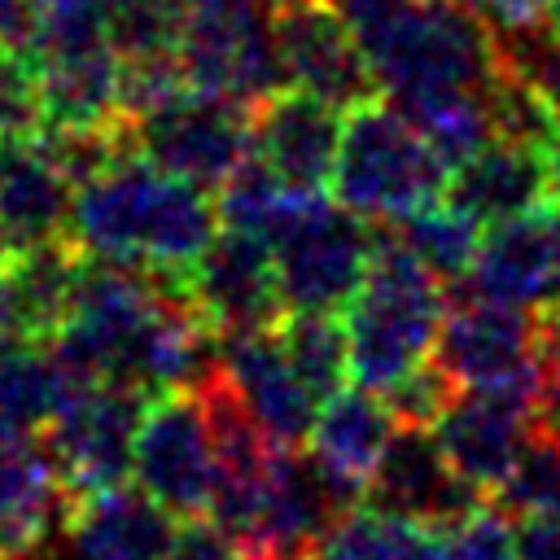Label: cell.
<instances>
[{
  "instance_id": "1",
  "label": "cell",
  "mask_w": 560,
  "mask_h": 560,
  "mask_svg": "<svg viewBox=\"0 0 560 560\" xmlns=\"http://www.w3.org/2000/svg\"><path fill=\"white\" fill-rule=\"evenodd\" d=\"M219 223L210 188L162 171L140 149H122L105 171L79 184L70 241L88 258L188 276Z\"/></svg>"
},
{
  "instance_id": "2",
  "label": "cell",
  "mask_w": 560,
  "mask_h": 560,
  "mask_svg": "<svg viewBox=\"0 0 560 560\" xmlns=\"http://www.w3.org/2000/svg\"><path fill=\"white\" fill-rule=\"evenodd\" d=\"M446 306V284L416 254H407L394 232L376 241L368 276L346 302L350 381L385 398L402 376L429 363Z\"/></svg>"
},
{
  "instance_id": "3",
  "label": "cell",
  "mask_w": 560,
  "mask_h": 560,
  "mask_svg": "<svg viewBox=\"0 0 560 560\" xmlns=\"http://www.w3.org/2000/svg\"><path fill=\"white\" fill-rule=\"evenodd\" d=\"M451 166L424 131L389 101H363L341 122L332 192L368 223H398L446 197Z\"/></svg>"
},
{
  "instance_id": "4",
  "label": "cell",
  "mask_w": 560,
  "mask_h": 560,
  "mask_svg": "<svg viewBox=\"0 0 560 560\" xmlns=\"http://www.w3.org/2000/svg\"><path fill=\"white\" fill-rule=\"evenodd\" d=\"M267 241L284 311H346L376 249L368 219L328 206L324 192H298Z\"/></svg>"
},
{
  "instance_id": "5",
  "label": "cell",
  "mask_w": 560,
  "mask_h": 560,
  "mask_svg": "<svg viewBox=\"0 0 560 560\" xmlns=\"http://www.w3.org/2000/svg\"><path fill=\"white\" fill-rule=\"evenodd\" d=\"M276 9L280 0H188L179 26L188 83L201 92L236 96L245 105H258L276 88H289Z\"/></svg>"
},
{
  "instance_id": "6",
  "label": "cell",
  "mask_w": 560,
  "mask_h": 560,
  "mask_svg": "<svg viewBox=\"0 0 560 560\" xmlns=\"http://www.w3.org/2000/svg\"><path fill=\"white\" fill-rule=\"evenodd\" d=\"M127 140L162 171L214 192L254 153V105L188 88L171 105L131 122Z\"/></svg>"
},
{
  "instance_id": "7",
  "label": "cell",
  "mask_w": 560,
  "mask_h": 560,
  "mask_svg": "<svg viewBox=\"0 0 560 560\" xmlns=\"http://www.w3.org/2000/svg\"><path fill=\"white\" fill-rule=\"evenodd\" d=\"M433 363L455 389H494V385H538L551 368L542 319L490 298H468L446 306Z\"/></svg>"
},
{
  "instance_id": "8",
  "label": "cell",
  "mask_w": 560,
  "mask_h": 560,
  "mask_svg": "<svg viewBox=\"0 0 560 560\" xmlns=\"http://www.w3.org/2000/svg\"><path fill=\"white\" fill-rule=\"evenodd\" d=\"M149 398L118 381H74L48 424V451L70 494H92L131 477Z\"/></svg>"
},
{
  "instance_id": "9",
  "label": "cell",
  "mask_w": 560,
  "mask_h": 560,
  "mask_svg": "<svg viewBox=\"0 0 560 560\" xmlns=\"http://www.w3.org/2000/svg\"><path fill=\"white\" fill-rule=\"evenodd\" d=\"M131 477L175 516H201L219 481V446L206 398L197 389H166L149 398Z\"/></svg>"
},
{
  "instance_id": "10",
  "label": "cell",
  "mask_w": 560,
  "mask_h": 560,
  "mask_svg": "<svg viewBox=\"0 0 560 560\" xmlns=\"http://www.w3.org/2000/svg\"><path fill=\"white\" fill-rule=\"evenodd\" d=\"M542 385V381H538ZM538 385L455 389L446 411L433 420V438L451 468L481 494H499L534 442V394Z\"/></svg>"
},
{
  "instance_id": "11",
  "label": "cell",
  "mask_w": 560,
  "mask_h": 560,
  "mask_svg": "<svg viewBox=\"0 0 560 560\" xmlns=\"http://www.w3.org/2000/svg\"><path fill=\"white\" fill-rule=\"evenodd\" d=\"M363 499L368 508H381L433 529H455L459 521H468L477 508L490 503V494H481L472 481H464L451 468L446 451L424 424H394L363 486Z\"/></svg>"
},
{
  "instance_id": "12",
  "label": "cell",
  "mask_w": 560,
  "mask_h": 560,
  "mask_svg": "<svg viewBox=\"0 0 560 560\" xmlns=\"http://www.w3.org/2000/svg\"><path fill=\"white\" fill-rule=\"evenodd\" d=\"M184 284H188L192 306L206 315V324L219 337L276 328L284 319L271 241L258 232H241V228L214 232V241L188 267Z\"/></svg>"
},
{
  "instance_id": "13",
  "label": "cell",
  "mask_w": 560,
  "mask_h": 560,
  "mask_svg": "<svg viewBox=\"0 0 560 560\" xmlns=\"http://www.w3.org/2000/svg\"><path fill=\"white\" fill-rule=\"evenodd\" d=\"M468 298H490L516 311H547L560 298V206H534L481 232L464 276Z\"/></svg>"
},
{
  "instance_id": "14",
  "label": "cell",
  "mask_w": 560,
  "mask_h": 560,
  "mask_svg": "<svg viewBox=\"0 0 560 560\" xmlns=\"http://www.w3.org/2000/svg\"><path fill=\"white\" fill-rule=\"evenodd\" d=\"M276 31L289 88L315 92L337 109H354L381 92L368 52L328 0H280Z\"/></svg>"
},
{
  "instance_id": "15",
  "label": "cell",
  "mask_w": 560,
  "mask_h": 560,
  "mask_svg": "<svg viewBox=\"0 0 560 560\" xmlns=\"http://www.w3.org/2000/svg\"><path fill=\"white\" fill-rule=\"evenodd\" d=\"M219 372L271 442H280V446L306 442L315 411H319V398L311 394V385L293 368L276 328L219 337Z\"/></svg>"
},
{
  "instance_id": "16",
  "label": "cell",
  "mask_w": 560,
  "mask_h": 560,
  "mask_svg": "<svg viewBox=\"0 0 560 560\" xmlns=\"http://www.w3.org/2000/svg\"><path fill=\"white\" fill-rule=\"evenodd\" d=\"M341 144V114L332 101L276 88L254 105V158L293 192H324L332 184Z\"/></svg>"
},
{
  "instance_id": "17",
  "label": "cell",
  "mask_w": 560,
  "mask_h": 560,
  "mask_svg": "<svg viewBox=\"0 0 560 560\" xmlns=\"http://www.w3.org/2000/svg\"><path fill=\"white\" fill-rule=\"evenodd\" d=\"M175 512L140 486H105L79 494L66 512L61 542L70 560H166L175 538Z\"/></svg>"
},
{
  "instance_id": "18",
  "label": "cell",
  "mask_w": 560,
  "mask_h": 560,
  "mask_svg": "<svg viewBox=\"0 0 560 560\" xmlns=\"http://www.w3.org/2000/svg\"><path fill=\"white\" fill-rule=\"evenodd\" d=\"M79 184L44 136L0 144V232L13 249L70 236Z\"/></svg>"
},
{
  "instance_id": "19",
  "label": "cell",
  "mask_w": 560,
  "mask_h": 560,
  "mask_svg": "<svg viewBox=\"0 0 560 560\" xmlns=\"http://www.w3.org/2000/svg\"><path fill=\"white\" fill-rule=\"evenodd\" d=\"M446 197L459 210H468L481 228L516 219V214L551 201V158H547V149L494 136L472 158L451 166Z\"/></svg>"
},
{
  "instance_id": "20",
  "label": "cell",
  "mask_w": 560,
  "mask_h": 560,
  "mask_svg": "<svg viewBox=\"0 0 560 560\" xmlns=\"http://www.w3.org/2000/svg\"><path fill=\"white\" fill-rule=\"evenodd\" d=\"M70 503L74 494L61 481L48 442L0 429V556L61 534Z\"/></svg>"
},
{
  "instance_id": "21",
  "label": "cell",
  "mask_w": 560,
  "mask_h": 560,
  "mask_svg": "<svg viewBox=\"0 0 560 560\" xmlns=\"http://www.w3.org/2000/svg\"><path fill=\"white\" fill-rule=\"evenodd\" d=\"M83 262H88V254L70 236L13 249V258L0 276V306H4L9 337L48 341L61 328V319L70 315Z\"/></svg>"
},
{
  "instance_id": "22",
  "label": "cell",
  "mask_w": 560,
  "mask_h": 560,
  "mask_svg": "<svg viewBox=\"0 0 560 560\" xmlns=\"http://www.w3.org/2000/svg\"><path fill=\"white\" fill-rule=\"evenodd\" d=\"M394 411L389 402L368 389V385H350V389H337L332 398L319 402L315 411V424L306 433V451L328 468L337 472L341 481L350 486H368L389 433H394Z\"/></svg>"
},
{
  "instance_id": "23",
  "label": "cell",
  "mask_w": 560,
  "mask_h": 560,
  "mask_svg": "<svg viewBox=\"0 0 560 560\" xmlns=\"http://www.w3.org/2000/svg\"><path fill=\"white\" fill-rule=\"evenodd\" d=\"M70 389H74V376L61 368L48 341L0 337V429L4 433L48 429Z\"/></svg>"
},
{
  "instance_id": "24",
  "label": "cell",
  "mask_w": 560,
  "mask_h": 560,
  "mask_svg": "<svg viewBox=\"0 0 560 560\" xmlns=\"http://www.w3.org/2000/svg\"><path fill=\"white\" fill-rule=\"evenodd\" d=\"M442 534L381 508H350L306 560H442Z\"/></svg>"
},
{
  "instance_id": "25",
  "label": "cell",
  "mask_w": 560,
  "mask_h": 560,
  "mask_svg": "<svg viewBox=\"0 0 560 560\" xmlns=\"http://www.w3.org/2000/svg\"><path fill=\"white\" fill-rule=\"evenodd\" d=\"M394 236L402 241L407 254H416L442 284L446 293L455 284H464L472 258H477V245H481V223L459 210L451 197H438L420 210H411L407 219L394 223Z\"/></svg>"
},
{
  "instance_id": "26",
  "label": "cell",
  "mask_w": 560,
  "mask_h": 560,
  "mask_svg": "<svg viewBox=\"0 0 560 560\" xmlns=\"http://www.w3.org/2000/svg\"><path fill=\"white\" fill-rule=\"evenodd\" d=\"M293 368L311 385V394L324 402L350 381V337L337 311H284L276 324Z\"/></svg>"
},
{
  "instance_id": "27",
  "label": "cell",
  "mask_w": 560,
  "mask_h": 560,
  "mask_svg": "<svg viewBox=\"0 0 560 560\" xmlns=\"http://www.w3.org/2000/svg\"><path fill=\"white\" fill-rule=\"evenodd\" d=\"M114 44V0H31L26 52L35 61Z\"/></svg>"
},
{
  "instance_id": "28",
  "label": "cell",
  "mask_w": 560,
  "mask_h": 560,
  "mask_svg": "<svg viewBox=\"0 0 560 560\" xmlns=\"http://www.w3.org/2000/svg\"><path fill=\"white\" fill-rule=\"evenodd\" d=\"M219 197V219L223 228H241V232H258V236H271L276 223L284 219V210L293 206V188H284L254 153L214 188Z\"/></svg>"
},
{
  "instance_id": "29",
  "label": "cell",
  "mask_w": 560,
  "mask_h": 560,
  "mask_svg": "<svg viewBox=\"0 0 560 560\" xmlns=\"http://www.w3.org/2000/svg\"><path fill=\"white\" fill-rule=\"evenodd\" d=\"M44 131V88L39 66L26 48L0 44V144Z\"/></svg>"
},
{
  "instance_id": "30",
  "label": "cell",
  "mask_w": 560,
  "mask_h": 560,
  "mask_svg": "<svg viewBox=\"0 0 560 560\" xmlns=\"http://www.w3.org/2000/svg\"><path fill=\"white\" fill-rule=\"evenodd\" d=\"M508 516L516 512H556L560 516V442L534 433L529 451L521 455L508 486L494 494Z\"/></svg>"
},
{
  "instance_id": "31",
  "label": "cell",
  "mask_w": 560,
  "mask_h": 560,
  "mask_svg": "<svg viewBox=\"0 0 560 560\" xmlns=\"http://www.w3.org/2000/svg\"><path fill=\"white\" fill-rule=\"evenodd\" d=\"M442 560H516L512 525L503 508H477L468 521L442 534Z\"/></svg>"
},
{
  "instance_id": "32",
  "label": "cell",
  "mask_w": 560,
  "mask_h": 560,
  "mask_svg": "<svg viewBox=\"0 0 560 560\" xmlns=\"http://www.w3.org/2000/svg\"><path fill=\"white\" fill-rule=\"evenodd\" d=\"M166 560H249V556L232 529H223L214 516L201 512V516H188L184 525H175Z\"/></svg>"
},
{
  "instance_id": "33",
  "label": "cell",
  "mask_w": 560,
  "mask_h": 560,
  "mask_svg": "<svg viewBox=\"0 0 560 560\" xmlns=\"http://www.w3.org/2000/svg\"><path fill=\"white\" fill-rule=\"evenodd\" d=\"M455 4L481 18L494 35H516V31H534L547 22V0H455Z\"/></svg>"
},
{
  "instance_id": "34",
  "label": "cell",
  "mask_w": 560,
  "mask_h": 560,
  "mask_svg": "<svg viewBox=\"0 0 560 560\" xmlns=\"http://www.w3.org/2000/svg\"><path fill=\"white\" fill-rule=\"evenodd\" d=\"M512 542H516V560H560V516L556 512H516Z\"/></svg>"
},
{
  "instance_id": "35",
  "label": "cell",
  "mask_w": 560,
  "mask_h": 560,
  "mask_svg": "<svg viewBox=\"0 0 560 560\" xmlns=\"http://www.w3.org/2000/svg\"><path fill=\"white\" fill-rule=\"evenodd\" d=\"M31 31V0H0V44L26 48Z\"/></svg>"
},
{
  "instance_id": "36",
  "label": "cell",
  "mask_w": 560,
  "mask_h": 560,
  "mask_svg": "<svg viewBox=\"0 0 560 560\" xmlns=\"http://www.w3.org/2000/svg\"><path fill=\"white\" fill-rule=\"evenodd\" d=\"M0 560H70V551H66V542H61V534H52V538H39V542H26V547H18V551H4Z\"/></svg>"
},
{
  "instance_id": "37",
  "label": "cell",
  "mask_w": 560,
  "mask_h": 560,
  "mask_svg": "<svg viewBox=\"0 0 560 560\" xmlns=\"http://www.w3.org/2000/svg\"><path fill=\"white\" fill-rule=\"evenodd\" d=\"M542 341H547V354L560 363V298L547 306V315H542Z\"/></svg>"
},
{
  "instance_id": "38",
  "label": "cell",
  "mask_w": 560,
  "mask_h": 560,
  "mask_svg": "<svg viewBox=\"0 0 560 560\" xmlns=\"http://www.w3.org/2000/svg\"><path fill=\"white\" fill-rule=\"evenodd\" d=\"M551 201L560 206V131H556V144H551Z\"/></svg>"
},
{
  "instance_id": "39",
  "label": "cell",
  "mask_w": 560,
  "mask_h": 560,
  "mask_svg": "<svg viewBox=\"0 0 560 560\" xmlns=\"http://www.w3.org/2000/svg\"><path fill=\"white\" fill-rule=\"evenodd\" d=\"M547 31L560 39V0H547Z\"/></svg>"
},
{
  "instance_id": "40",
  "label": "cell",
  "mask_w": 560,
  "mask_h": 560,
  "mask_svg": "<svg viewBox=\"0 0 560 560\" xmlns=\"http://www.w3.org/2000/svg\"><path fill=\"white\" fill-rule=\"evenodd\" d=\"M114 4H171V9H188V0H114Z\"/></svg>"
},
{
  "instance_id": "41",
  "label": "cell",
  "mask_w": 560,
  "mask_h": 560,
  "mask_svg": "<svg viewBox=\"0 0 560 560\" xmlns=\"http://www.w3.org/2000/svg\"><path fill=\"white\" fill-rule=\"evenodd\" d=\"M9 258H13V245H9V236L0 232V276H4V267H9Z\"/></svg>"
},
{
  "instance_id": "42",
  "label": "cell",
  "mask_w": 560,
  "mask_h": 560,
  "mask_svg": "<svg viewBox=\"0 0 560 560\" xmlns=\"http://www.w3.org/2000/svg\"><path fill=\"white\" fill-rule=\"evenodd\" d=\"M0 337H9V324H4V306H0Z\"/></svg>"
}]
</instances>
